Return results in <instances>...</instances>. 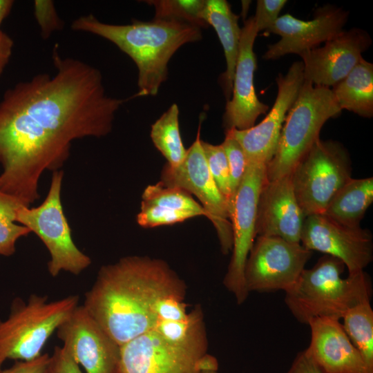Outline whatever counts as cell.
<instances>
[{
    "label": "cell",
    "mask_w": 373,
    "mask_h": 373,
    "mask_svg": "<svg viewBox=\"0 0 373 373\" xmlns=\"http://www.w3.org/2000/svg\"><path fill=\"white\" fill-rule=\"evenodd\" d=\"M52 60L55 75L19 82L0 101V191L26 207L39 199L44 171L63 166L75 140L107 135L124 102L108 95L97 68L57 46Z\"/></svg>",
    "instance_id": "6da1fadb"
},
{
    "label": "cell",
    "mask_w": 373,
    "mask_h": 373,
    "mask_svg": "<svg viewBox=\"0 0 373 373\" xmlns=\"http://www.w3.org/2000/svg\"><path fill=\"white\" fill-rule=\"evenodd\" d=\"M185 292L184 282L164 260L128 256L101 267L83 305L121 346L154 327L158 300Z\"/></svg>",
    "instance_id": "7a4b0ae2"
},
{
    "label": "cell",
    "mask_w": 373,
    "mask_h": 373,
    "mask_svg": "<svg viewBox=\"0 0 373 373\" xmlns=\"http://www.w3.org/2000/svg\"><path fill=\"white\" fill-rule=\"evenodd\" d=\"M71 28L108 40L134 61L138 69L137 96L156 95L166 80L172 56L183 45L202 39L201 28L175 19L117 25L102 22L90 14L74 19Z\"/></svg>",
    "instance_id": "3957f363"
},
{
    "label": "cell",
    "mask_w": 373,
    "mask_h": 373,
    "mask_svg": "<svg viewBox=\"0 0 373 373\" xmlns=\"http://www.w3.org/2000/svg\"><path fill=\"white\" fill-rule=\"evenodd\" d=\"M343 262L325 255L311 269H304L296 283L285 291V302L301 323L317 317L340 320L351 308L370 301L372 286L363 271L342 278Z\"/></svg>",
    "instance_id": "277c9868"
},
{
    "label": "cell",
    "mask_w": 373,
    "mask_h": 373,
    "mask_svg": "<svg viewBox=\"0 0 373 373\" xmlns=\"http://www.w3.org/2000/svg\"><path fill=\"white\" fill-rule=\"evenodd\" d=\"M341 111L330 88L304 80L286 115L275 155L267 166V180L291 174L320 139L324 124Z\"/></svg>",
    "instance_id": "5b68a950"
},
{
    "label": "cell",
    "mask_w": 373,
    "mask_h": 373,
    "mask_svg": "<svg viewBox=\"0 0 373 373\" xmlns=\"http://www.w3.org/2000/svg\"><path fill=\"white\" fill-rule=\"evenodd\" d=\"M32 294L13 304L11 313L0 320V370L8 359L30 361L41 354L51 335L78 305L77 296L48 301Z\"/></svg>",
    "instance_id": "8992f818"
},
{
    "label": "cell",
    "mask_w": 373,
    "mask_h": 373,
    "mask_svg": "<svg viewBox=\"0 0 373 373\" xmlns=\"http://www.w3.org/2000/svg\"><path fill=\"white\" fill-rule=\"evenodd\" d=\"M63 171H53L50 189L38 207L21 206L16 222L35 233L49 251L48 270L52 276L61 271L78 275L90 264V257L80 251L73 242L71 229L63 211L61 189Z\"/></svg>",
    "instance_id": "52a82bcc"
},
{
    "label": "cell",
    "mask_w": 373,
    "mask_h": 373,
    "mask_svg": "<svg viewBox=\"0 0 373 373\" xmlns=\"http://www.w3.org/2000/svg\"><path fill=\"white\" fill-rule=\"evenodd\" d=\"M298 203L306 217L323 214L351 179L349 154L338 142L319 139L291 173Z\"/></svg>",
    "instance_id": "ba28073f"
},
{
    "label": "cell",
    "mask_w": 373,
    "mask_h": 373,
    "mask_svg": "<svg viewBox=\"0 0 373 373\" xmlns=\"http://www.w3.org/2000/svg\"><path fill=\"white\" fill-rule=\"evenodd\" d=\"M266 180L267 165L247 163L230 207L232 255L223 284L234 295L239 305L245 302L249 294L245 287V267L256 237L258 199Z\"/></svg>",
    "instance_id": "9c48e42d"
},
{
    "label": "cell",
    "mask_w": 373,
    "mask_h": 373,
    "mask_svg": "<svg viewBox=\"0 0 373 373\" xmlns=\"http://www.w3.org/2000/svg\"><path fill=\"white\" fill-rule=\"evenodd\" d=\"M160 182L181 188L195 196L205 211L206 217L216 229L222 252L228 254L231 251L233 236L229 205L209 172L201 144L200 127L184 161L176 167L166 164Z\"/></svg>",
    "instance_id": "30bf717a"
},
{
    "label": "cell",
    "mask_w": 373,
    "mask_h": 373,
    "mask_svg": "<svg viewBox=\"0 0 373 373\" xmlns=\"http://www.w3.org/2000/svg\"><path fill=\"white\" fill-rule=\"evenodd\" d=\"M312 254L300 243L257 236L245 267L247 291H287L297 281Z\"/></svg>",
    "instance_id": "8fae6325"
},
{
    "label": "cell",
    "mask_w": 373,
    "mask_h": 373,
    "mask_svg": "<svg viewBox=\"0 0 373 373\" xmlns=\"http://www.w3.org/2000/svg\"><path fill=\"white\" fill-rule=\"evenodd\" d=\"M207 349L169 343L151 329L120 346L115 373H201Z\"/></svg>",
    "instance_id": "7c38bea8"
},
{
    "label": "cell",
    "mask_w": 373,
    "mask_h": 373,
    "mask_svg": "<svg viewBox=\"0 0 373 373\" xmlns=\"http://www.w3.org/2000/svg\"><path fill=\"white\" fill-rule=\"evenodd\" d=\"M304 82L302 61L294 62L287 73L276 78L278 93L271 111L258 124L245 130L231 128L225 133L240 145L247 163L267 166L277 149L286 114L296 100Z\"/></svg>",
    "instance_id": "4fadbf2b"
},
{
    "label": "cell",
    "mask_w": 373,
    "mask_h": 373,
    "mask_svg": "<svg viewBox=\"0 0 373 373\" xmlns=\"http://www.w3.org/2000/svg\"><path fill=\"white\" fill-rule=\"evenodd\" d=\"M300 244L341 260L348 275L362 272L373 258L372 236L370 231L340 224L322 214L305 218Z\"/></svg>",
    "instance_id": "5bb4252c"
},
{
    "label": "cell",
    "mask_w": 373,
    "mask_h": 373,
    "mask_svg": "<svg viewBox=\"0 0 373 373\" xmlns=\"http://www.w3.org/2000/svg\"><path fill=\"white\" fill-rule=\"evenodd\" d=\"M56 332L64 348L86 373H115L120 346L83 305L75 307Z\"/></svg>",
    "instance_id": "9a60e30c"
},
{
    "label": "cell",
    "mask_w": 373,
    "mask_h": 373,
    "mask_svg": "<svg viewBox=\"0 0 373 373\" xmlns=\"http://www.w3.org/2000/svg\"><path fill=\"white\" fill-rule=\"evenodd\" d=\"M343 8L326 5L318 8L309 21L297 19L289 14L279 17L266 31L280 37L269 45L265 59H276L288 54L300 55L332 39L341 31L348 19Z\"/></svg>",
    "instance_id": "2e32d148"
},
{
    "label": "cell",
    "mask_w": 373,
    "mask_h": 373,
    "mask_svg": "<svg viewBox=\"0 0 373 373\" xmlns=\"http://www.w3.org/2000/svg\"><path fill=\"white\" fill-rule=\"evenodd\" d=\"M372 39L364 30H343L323 47L306 50L302 58L304 80L329 88L345 77L363 58Z\"/></svg>",
    "instance_id": "e0dca14e"
},
{
    "label": "cell",
    "mask_w": 373,
    "mask_h": 373,
    "mask_svg": "<svg viewBox=\"0 0 373 373\" xmlns=\"http://www.w3.org/2000/svg\"><path fill=\"white\" fill-rule=\"evenodd\" d=\"M258 32L253 17L241 29L238 55L235 68L232 97L227 102L223 116L226 130H245L254 126L257 118L265 114L269 106L260 102L254 84L256 57L254 44Z\"/></svg>",
    "instance_id": "ac0fdd59"
},
{
    "label": "cell",
    "mask_w": 373,
    "mask_h": 373,
    "mask_svg": "<svg viewBox=\"0 0 373 373\" xmlns=\"http://www.w3.org/2000/svg\"><path fill=\"white\" fill-rule=\"evenodd\" d=\"M305 219L294 193L291 174L266 180L258 199L256 236H274L300 243Z\"/></svg>",
    "instance_id": "d6986e66"
},
{
    "label": "cell",
    "mask_w": 373,
    "mask_h": 373,
    "mask_svg": "<svg viewBox=\"0 0 373 373\" xmlns=\"http://www.w3.org/2000/svg\"><path fill=\"white\" fill-rule=\"evenodd\" d=\"M311 340L306 354L325 373H370L339 320L311 319Z\"/></svg>",
    "instance_id": "ffe728a7"
},
{
    "label": "cell",
    "mask_w": 373,
    "mask_h": 373,
    "mask_svg": "<svg viewBox=\"0 0 373 373\" xmlns=\"http://www.w3.org/2000/svg\"><path fill=\"white\" fill-rule=\"evenodd\" d=\"M201 17L207 26L211 25L214 28L224 50L226 70L221 79L228 102L232 94L241 35L239 16L233 12L229 3L225 0H205Z\"/></svg>",
    "instance_id": "44dd1931"
},
{
    "label": "cell",
    "mask_w": 373,
    "mask_h": 373,
    "mask_svg": "<svg viewBox=\"0 0 373 373\" xmlns=\"http://www.w3.org/2000/svg\"><path fill=\"white\" fill-rule=\"evenodd\" d=\"M372 202L373 178H351L335 194L322 215L340 224L358 227Z\"/></svg>",
    "instance_id": "7402d4cb"
},
{
    "label": "cell",
    "mask_w": 373,
    "mask_h": 373,
    "mask_svg": "<svg viewBox=\"0 0 373 373\" xmlns=\"http://www.w3.org/2000/svg\"><path fill=\"white\" fill-rule=\"evenodd\" d=\"M332 92L341 108L364 117L373 115V64L363 58Z\"/></svg>",
    "instance_id": "603a6c76"
},
{
    "label": "cell",
    "mask_w": 373,
    "mask_h": 373,
    "mask_svg": "<svg viewBox=\"0 0 373 373\" xmlns=\"http://www.w3.org/2000/svg\"><path fill=\"white\" fill-rule=\"evenodd\" d=\"M151 137L156 149L171 167L184 161L187 149L181 137L179 127V108L173 104L151 126Z\"/></svg>",
    "instance_id": "cb8c5ba5"
},
{
    "label": "cell",
    "mask_w": 373,
    "mask_h": 373,
    "mask_svg": "<svg viewBox=\"0 0 373 373\" xmlns=\"http://www.w3.org/2000/svg\"><path fill=\"white\" fill-rule=\"evenodd\" d=\"M343 327L361 354L370 373H373V310L370 301L349 309L343 316Z\"/></svg>",
    "instance_id": "d4e9b609"
},
{
    "label": "cell",
    "mask_w": 373,
    "mask_h": 373,
    "mask_svg": "<svg viewBox=\"0 0 373 373\" xmlns=\"http://www.w3.org/2000/svg\"><path fill=\"white\" fill-rule=\"evenodd\" d=\"M142 201L169 209L190 212L195 216H207L202 207L189 193L160 182L146 187L142 195Z\"/></svg>",
    "instance_id": "484cf974"
},
{
    "label": "cell",
    "mask_w": 373,
    "mask_h": 373,
    "mask_svg": "<svg viewBox=\"0 0 373 373\" xmlns=\"http://www.w3.org/2000/svg\"><path fill=\"white\" fill-rule=\"evenodd\" d=\"M22 205L15 198L0 191V255H12L18 239L30 233L27 227L16 223L17 209Z\"/></svg>",
    "instance_id": "4316f807"
},
{
    "label": "cell",
    "mask_w": 373,
    "mask_h": 373,
    "mask_svg": "<svg viewBox=\"0 0 373 373\" xmlns=\"http://www.w3.org/2000/svg\"><path fill=\"white\" fill-rule=\"evenodd\" d=\"M145 2L155 8V19H175L200 28L207 27L201 17L205 0H153Z\"/></svg>",
    "instance_id": "83f0119b"
},
{
    "label": "cell",
    "mask_w": 373,
    "mask_h": 373,
    "mask_svg": "<svg viewBox=\"0 0 373 373\" xmlns=\"http://www.w3.org/2000/svg\"><path fill=\"white\" fill-rule=\"evenodd\" d=\"M209 172L221 193L227 200L229 208L233 200L230 173L226 154L221 144L213 145L201 140Z\"/></svg>",
    "instance_id": "f1b7e54d"
},
{
    "label": "cell",
    "mask_w": 373,
    "mask_h": 373,
    "mask_svg": "<svg viewBox=\"0 0 373 373\" xmlns=\"http://www.w3.org/2000/svg\"><path fill=\"white\" fill-rule=\"evenodd\" d=\"M193 217L195 216L190 212L169 209L142 201L137 222L142 227L153 228L174 224Z\"/></svg>",
    "instance_id": "f546056e"
},
{
    "label": "cell",
    "mask_w": 373,
    "mask_h": 373,
    "mask_svg": "<svg viewBox=\"0 0 373 373\" xmlns=\"http://www.w3.org/2000/svg\"><path fill=\"white\" fill-rule=\"evenodd\" d=\"M221 145L226 154L229 164L231 188L233 198L245 175L247 163L242 147L228 133H225V138Z\"/></svg>",
    "instance_id": "4dcf8cb0"
},
{
    "label": "cell",
    "mask_w": 373,
    "mask_h": 373,
    "mask_svg": "<svg viewBox=\"0 0 373 373\" xmlns=\"http://www.w3.org/2000/svg\"><path fill=\"white\" fill-rule=\"evenodd\" d=\"M34 15L44 39H48L53 32L60 30L63 27V22L52 1H35Z\"/></svg>",
    "instance_id": "1f68e13d"
},
{
    "label": "cell",
    "mask_w": 373,
    "mask_h": 373,
    "mask_svg": "<svg viewBox=\"0 0 373 373\" xmlns=\"http://www.w3.org/2000/svg\"><path fill=\"white\" fill-rule=\"evenodd\" d=\"M184 295L171 294L161 298L154 307L156 322L159 321H182L188 318Z\"/></svg>",
    "instance_id": "d6a6232c"
},
{
    "label": "cell",
    "mask_w": 373,
    "mask_h": 373,
    "mask_svg": "<svg viewBox=\"0 0 373 373\" xmlns=\"http://www.w3.org/2000/svg\"><path fill=\"white\" fill-rule=\"evenodd\" d=\"M286 0H258L254 19L258 32L269 29L279 17Z\"/></svg>",
    "instance_id": "836d02e7"
},
{
    "label": "cell",
    "mask_w": 373,
    "mask_h": 373,
    "mask_svg": "<svg viewBox=\"0 0 373 373\" xmlns=\"http://www.w3.org/2000/svg\"><path fill=\"white\" fill-rule=\"evenodd\" d=\"M45 373H82L78 365L64 347L56 346L50 356Z\"/></svg>",
    "instance_id": "e575fe53"
},
{
    "label": "cell",
    "mask_w": 373,
    "mask_h": 373,
    "mask_svg": "<svg viewBox=\"0 0 373 373\" xmlns=\"http://www.w3.org/2000/svg\"><path fill=\"white\" fill-rule=\"evenodd\" d=\"M50 359L48 354H41L30 361H17L10 367L0 370V373H45Z\"/></svg>",
    "instance_id": "d590c367"
},
{
    "label": "cell",
    "mask_w": 373,
    "mask_h": 373,
    "mask_svg": "<svg viewBox=\"0 0 373 373\" xmlns=\"http://www.w3.org/2000/svg\"><path fill=\"white\" fill-rule=\"evenodd\" d=\"M286 373H325L321 367L306 354L299 352Z\"/></svg>",
    "instance_id": "8d00e7d4"
},
{
    "label": "cell",
    "mask_w": 373,
    "mask_h": 373,
    "mask_svg": "<svg viewBox=\"0 0 373 373\" xmlns=\"http://www.w3.org/2000/svg\"><path fill=\"white\" fill-rule=\"evenodd\" d=\"M14 41L0 29V75L3 73L12 55Z\"/></svg>",
    "instance_id": "74e56055"
},
{
    "label": "cell",
    "mask_w": 373,
    "mask_h": 373,
    "mask_svg": "<svg viewBox=\"0 0 373 373\" xmlns=\"http://www.w3.org/2000/svg\"><path fill=\"white\" fill-rule=\"evenodd\" d=\"M13 4L12 0H0V26L3 21L10 14Z\"/></svg>",
    "instance_id": "f35d334b"
},
{
    "label": "cell",
    "mask_w": 373,
    "mask_h": 373,
    "mask_svg": "<svg viewBox=\"0 0 373 373\" xmlns=\"http://www.w3.org/2000/svg\"><path fill=\"white\" fill-rule=\"evenodd\" d=\"M201 373H217V370H202Z\"/></svg>",
    "instance_id": "ab89813d"
}]
</instances>
